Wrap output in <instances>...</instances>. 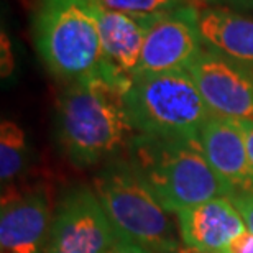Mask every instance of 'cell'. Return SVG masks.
<instances>
[{
	"mask_svg": "<svg viewBox=\"0 0 253 253\" xmlns=\"http://www.w3.org/2000/svg\"><path fill=\"white\" fill-rule=\"evenodd\" d=\"M122 79L104 66L92 78L66 84L56 104V136L78 168H90L126 150L135 130L126 115Z\"/></svg>",
	"mask_w": 253,
	"mask_h": 253,
	"instance_id": "1",
	"label": "cell"
},
{
	"mask_svg": "<svg viewBox=\"0 0 253 253\" xmlns=\"http://www.w3.org/2000/svg\"><path fill=\"white\" fill-rule=\"evenodd\" d=\"M90 2L135 18L153 20L191 5L192 0H90Z\"/></svg>",
	"mask_w": 253,
	"mask_h": 253,
	"instance_id": "15",
	"label": "cell"
},
{
	"mask_svg": "<svg viewBox=\"0 0 253 253\" xmlns=\"http://www.w3.org/2000/svg\"><path fill=\"white\" fill-rule=\"evenodd\" d=\"M107 253H150V252L141 249L140 245L133 244V242L125 240V239H122V237H119V239L114 242V245L109 249Z\"/></svg>",
	"mask_w": 253,
	"mask_h": 253,
	"instance_id": "20",
	"label": "cell"
},
{
	"mask_svg": "<svg viewBox=\"0 0 253 253\" xmlns=\"http://www.w3.org/2000/svg\"><path fill=\"white\" fill-rule=\"evenodd\" d=\"M229 199L240 212L247 229L253 234V189L235 191L229 196Z\"/></svg>",
	"mask_w": 253,
	"mask_h": 253,
	"instance_id": "16",
	"label": "cell"
},
{
	"mask_svg": "<svg viewBox=\"0 0 253 253\" xmlns=\"http://www.w3.org/2000/svg\"><path fill=\"white\" fill-rule=\"evenodd\" d=\"M33 42L46 69L66 84L92 78L105 66L89 0H40Z\"/></svg>",
	"mask_w": 253,
	"mask_h": 253,
	"instance_id": "5",
	"label": "cell"
},
{
	"mask_svg": "<svg viewBox=\"0 0 253 253\" xmlns=\"http://www.w3.org/2000/svg\"><path fill=\"white\" fill-rule=\"evenodd\" d=\"M252 13H253V12H252Z\"/></svg>",
	"mask_w": 253,
	"mask_h": 253,
	"instance_id": "22",
	"label": "cell"
},
{
	"mask_svg": "<svg viewBox=\"0 0 253 253\" xmlns=\"http://www.w3.org/2000/svg\"><path fill=\"white\" fill-rule=\"evenodd\" d=\"M179 239L192 253H229L230 244L247 230L240 212L229 197L201 202L178 214Z\"/></svg>",
	"mask_w": 253,
	"mask_h": 253,
	"instance_id": "10",
	"label": "cell"
},
{
	"mask_svg": "<svg viewBox=\"0 0 253 253\" xmlns=\"http://www.w3.org/2000/svg\"><path fill=\"white\" fill-rule=\"evenodd\" d=\"M196 15L197 7L191 3L151 20L146 28L138 73L188 69L204 49Z\"/></svg>",
	"mask_w": 253,
	"mask_h": 253,
	"instance_id": "8",
	"label": "cell"
},
{
	"mask_svg": "<svg viewBox=\"0 0 253 253\" xmlns=\"http://www.w3.org/2000/svg\"><path fill=\"white\" fill-rule=\"evenodd\" d=\"M239 124L242 133L245 136V143H247V151H249V158L250 165L253 169V120H235Z\"/></svg>",
	"mask_w": 253,
	"mask_h": 253,
	"instance_id": "21",
	"label": "cell"
},
{
	"mask_svg": "<svg viewBox=\"0 0 253 253\" xmlns=\"http://www.w3.org/2000/svg\"><path fill=\"white\" fill-rule=\"evenodd\" d=\"M92 189L119 237L150 253H178L179 230L125 156L104 163L94 176Z\"/></svg>",
	"mask_w": 253,
	"mask_h": 253,
	"instance_id": "4",
	"label": "cell"
},
{
	"mask_svg": "<svg viewBox=\"0 0 253 253\" xmlns=\"http://www.w3.org/2000/svg\"><path fill=\"white\" fill-rule=\"evenodd\" d=\"M206 5H220V7H229L244 13L253 12V0H202Z\"/></svg>",
	"mask_w": 253,
	"mask_h": 253,
	"instance_id": "18",
	"label": "cell"
},
{
	"mask_svg": "<svg viewBox=\"0 0 253 253\" xmlns=\"http://www.w3.org/2000/svg\"><path fill=\"white\" fill-rule=\"evenodd\" d=\"M125 158L169 214L201 202L229 197L232 188L209 165L199 141L135 133Z\"/></svg>",
	"mask_w": 253,
	"mask_h": 253,
	"instance_id": "2",
	"label": "cell"
},
{
	"mask_svg": "<svg viewBox=\"0 0 253 253\" xmlns=\"http://www.w3.org/2000/svg\"><path fill=\"white\" fill-rule=\"evenodd\" d=\"M124 100L135 133L156 138L194 141L212 114L186 69L131 76Z\"/></svg>",
	"mask_w": 253,
	"mask_h": 253,
	"instance_id": "3",
	"label": "cell"
},
{
	"mask_svg": "<svg viewBox=\"0 0 253 253\" xmlns=\"http://www.w3.org/2000/svg\"><path fill=\"white\" fill-rule=\"evenodd\" d=\"M53 214L43 188L2 196L0 253H44Z\"/></svg>",
	"mask_w": 253,
	"mask_h": 253,
	"instance_id": "9",
	"label": "cell"
},
{
	"mask_svg": "<svg viewBox=\"0 0 253 253\" xmlns=\"http://www.w3.org/2000/svg\"><path fill=\"white\" fill-rule=\"evenodd\" d=\"M28 163L27 136L20 125L12 120L0 124V179L5 189L23 173Z\"/></svg>",
	"mask_w": 253,
	"mask_h": 253,
	"instance_id": "14",
	"label": "cell"
},
{
	"mask_svg": "<svg viewBox=\"0 0 253 253\" xmlns=\"http://www.w3.org/2000/svg\"><path fill=\"white\" fill-rule=\"evenodd\" d=\"M196 18L206 49L253 64L252 15L220 5H204L197 7Z\"/></svg>",
	"mask_w": 253,
	"mask_h": 253,
	"instance_id": "13",
	"label": "cell"
},
{
	"mask_svg": "<svg viewBox=\"0 0 253 253\" xmlns=\"http://www.w3.org/2000/svg\"><path fill=\"white\" fill-rule=\"evenodd\" d=\"M197 141L209 165L230 184L232 192L253 189V169L245 136L235 120L211 114Z\"/></svg>",
	"mask_w": 253,
	"mask_h": 253,
	"instance_id": "11",
	"label": "cell"
},
{
	"mask_svg": "<svg viewBox=\"0 0 253 253\" xmlns=\"http://www.w3.org/2000/svg\"><path fill=\"white\" fill-rule=\"evenodd\" d=\"M13 71V53L12 48H10V40L2 32V78H7V76L12 74Z\"/></svg>",
	"mask_w": 253,
	"mask_h": 253,
	"instance_id": "19",
	"label": "cell"
},
{
	"mask_svg": "<svg viewBox=\"0 0 253 253\" xmlns=\"http://www.w3.org/2000/svg\"><path fill=\"white\" fill-rule=\"evenodd\" d=\"M90 7L97 22L105 68L117 74L119 78L130 79L138 73L146 28L151 20L130 17V15L99 7L92 2Z\"/></svg>",
	"mask_w": 253,
	"mask_h": 253,
	"instance_id": "12",
	"label": "cell"
},
{
	"mask_svg": "<svg viewBox=\"0 0 253 253\" xmlns=\"http://www.w3.org/2000/svg\"><path fill=\"white\" fill-rule=\"evenodd\" d=\"M119 239L89 186H71L54 206L44 253H107Z\"/></svg>",
	"mask_w": 253,
	"mask_h": 253,
	"instance_id": "6",
	"label": "cell"
},
{
	"mask_svg": "<svg viewBox=\"0 0 253 253\" xmlns=\"http://www.w3.org/2000/svg\"><path fill=\"white\" fill-rule=\"evenodd\" d=\"M186 71L212 114L253 120V64L204 48Z\"/></svg>",
	"mask_w": 253,
	"mask_h": 253,
	"instance_id": "7",
	"label": "cell"
},
{
	"mask_svg": "<svg viewBox=\"0 0 253 253\" xmlns=\"http://www.w3.org/2000/svg\"><path fill=\"white\" fill-rule=\"evenodd\" d=\"M229 253H253V234L249 229L232 242Z\"/></svg>",
	"mask_w": 253,
	"mask_h": 253,
	"instance_id": "17",
	"label": "cell"
}]
</instances>
